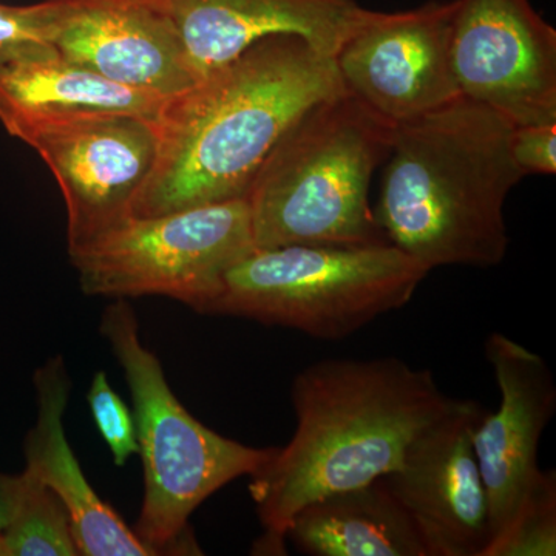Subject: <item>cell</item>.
Returning a JSON list of instances; mask_svg holds the SVG:
<instances>
[{"label":"cell","instance_id":"cell-14","mask_svg":"<svg viewBox=\"0 0 556 556\" xmlns=\"http://www.w3.org/2000/svg\"><path fill=\"white\" fill-rule=\"evenodd\" d=\"M169 14L200 78L258 40L299 36L334 56L369 10L357 0H156Z\"/></svg>","mask_w":556,"mask_h":556},{"label":"cell","instance_id":"cell-11","mask_svg":"<svg viewBox=\"0 0 556 556\" xmlns=\"http://www.w3.org/2000/svg\"><path fill=\"white\" fill-rule=\"evenodd\" d=\"M484 413L473 399H450L409 442L396 470L382 477L428 556H482L489 546V503L473 445Z\"/></svg>","mask_w":556,"mask_h":556},{"label":"cell","instance_id":"cell-20","mask_svg":"<svg viewBox=\"0 0 556 556\" xmlns=\"http://www.w3.org/2000/svg\"><path fill=\"white\" fill-rule=\"evenodd\" d=\"M87 399L98 431L112 452L113 463L118 467L126 466L127 460L139 453L134 413L110 387L104 371L93 376Z\"/></svg>","mask_w":556,"mask_h":556},{"label":"cell","instance_id":"cell-1","mask_svg":"<svg viewBox=\"0 0 556 556\" xmlns=\"http://www.w3.org/2000/svg\"><path fill=\"white\" fill-rule=\"evenodd\" d=\"M346 93L334 60L299 36H269L164 101L159 153L134 217L244 199L295 121Z\"/></svg>","mask_w":556,"mask_h":556},{"label":"cell","instance_id":"cell-3","mask_svg":"<svg viewBox=\"0 0 556 556\" xmlns=\"http://www.w3.org/2000/svg\"><path fill=\"white\" fill-rule=\"evenodd\" d=\"M511 131L464 97L394 126L375 211L387 240L428 270L500 266L510 243L504 206L526 177L511 159Z\"/></svg>","mask_w":556,"mask_h":556},{"label":"cell","instance_id":"cell-16","mask_svg":"<svg viewBox=\"0 0 556 556\" xmlns=\"http://www.w3.org/2000/svg\"><path fill=\"white\" fill-rule=\"evenodd\" d=\"M163 104L70 64L56 51L0 58V123L17 139L46 124L102 113L156 121Z\"/></svg>","mask_w":556,"mask_h":556},{"label":"cell","instance_id":"cell-8","mask_svg":"<svg viewBox=\"0 0 556 556\" xmlns=\"http://www.w3.org/2000/svg\"><path fill=\"white\" fill-rule=\"evenodd\" d=\"M457 0L417 9L369 10L336 51L343 89L372 113L399 126L459 100L452 65Z\"/></svg>","mask_w":556,"mask_h":556},{"label":"cell","instance_id":"cell-23","mask_svg":"<svg viewBox=\"0 0 556 556\" xmlns=\"http://www.w3.org/2000/svg\"><path fill=\"white\" fill-rule=\"evenodd\" d=\"M17 477L0 473V533L9 522L14 495H16Z\"/></svg>","mask_w":556,"mask_h":556},{"label":"cell","instance_id":"cell-18","mask_svg":"<svg viewBox=\"0 0 556 556\" xmlns=\"http://www.w3.org/2000/svg\"><path fill=\"white\" fill-rule=\"evenodd\" d=\"M76 555L78 546L61 501L42 482L22 471L9 522L0 533V556Z\"/></svg>","mask_w":556,"mask_h":556},{"label":"cell","instance_id":"cell-21","mask_svg":"<svg viewBox=\"0 0 556 556\" xmlns=\"http://www.w3.org/2000/svg\"><path fill=\"white\" fill-rule=\"evenodd\" d=\"M50 5L47 0L28 7L0 3V58L53 53L49 40Z\"/></svg>","mask_w":556,"mask_h":556},{"label":"cell","instance_id":"cell-10","mask_svg":"<svg viewBox=\"0 0 556 556\" xmlns=\"http://www.w3.org/2000/svg\"><path fill=\"white\" fill-rule=\"evenodd\" d=\"M457 87L514 127L556 123V31L530 0H457Z\"/></svg>","mask_w":556,"mask_h":556},{"label":"cell","instance_id":"cell-17","mask_svg":"<svg viewBox=\"0 0 556 556\" xmlns=\"http://www.w3.org/2000/svg\"><path fill=\"white\" fill-rule=\"evenodd\" d=\"M287 540L311 556H428L383 478L306 504L289 522Z\"/></svg>","mask_w":556,"mask_h":556},{"label":"cell","instance_id":"cell-15","mask_svg":"<svg viewBox=\"0 0 556 556\" xmlns=\"http://www.w3.org/2000/svg\"><path fill=\"white\" fill-rule=\"evenodd\" d=\"M38 417L25 439V471L61 501L83 556L155 555L87 481L65 434L70 382L64 358H50L35 375Z\"/></svg>","mask_w":556,"mask_h":556},{"label":"cell","instance_id":"cell-4","mask_svg":"<svg viewBox=\"0 0 556 556\" xmlns=\"http://www.w3.org/2000/svg\"><path fill=\"white\" fill-rule=\"evenodd\" d=\"M393 124L339 94L295 121L255 175L247 197L255 249L390 243L369 204Z\"/></svg>","mask_w":556,"mask_h":556},{"label":"cell","instance_id":"cell-13","mask_svg":"<svg viewBox=\"0 0 556 556\" xmlns=\"http://www.w3.org/2000/svg\"><path fill=\"white\" fill-rule=\"evenodd\" d=\"M485 357L495 372L501 404L495 413L482 415L473 445L489 503L492 541L540 475L538 450L555 415L556 386L547 362L503 332L486 338Z\"/></svg>","mask_w":556,"mask_h":556},{"label":"cell","instance_id":"cell-12","mask_svg":"<svg viewBox=\"0 0 556 556\" xmlns=\"http://www.w3.org/2000/svg\"><path fill=\"white\" fill-rule=\"evenodd\" d=\"M49 40L62 60L166 101L199 80L156 0H47Z\"/></svg>","mask_w":556,"mask_h":556},{"label":"cell","instance_id":"cell-7","mask_svg":"<svg viewBox=\"0 0 556 556\" xmlns=\"http://www.w3.org/2000/svg\"><path fill=\"white\" fill-rule=\"evenodd\" d=\"M247 200L130 217L70 249L87 295H161L199 311L230 266L254 251Z\"/></svg>","mask_w":556,"mask_h":556},{"label":"cell","instance_id":"cell-6","mask_svg":"<svg viewBox=\"0 0 556 556\" xmlns=\"http://www.w3.org/2000/svg\"><path fill=\"white\" fill-rule=\"evenodd\" d=\"M428 273L391 243L254 249L226 270L197 313L339 342L404 308Z\"/></svg>","mask_w":556,"mask_h":556},{"label":"cell","instance_id":"cell-5","mask_svg":"<svg viewBox=\"0 0 556 556\" xmlns=\"http://www.w3.org/2000/svg\"><path fill=\"white\" fill-rule=\"evenodd\" d=\"M101 334L118 358L134 402L144 501L134 530L163 554H195L189 519L229 482L254 477L277 448H255L199 422L175 396L159 357L144 346L129 303L116 300L101 317ZM200 554V552H199Z\"/></svg>","mask_w":556,"mask_h":556},{"label":"cell","instance_id":"cell-2","mask_svg":"<svg viewBox=\"0 0 556 556\" xmlns=\"http://www.w3.org/2000/svg\"><path fill=\"white\" fill-rule=\"evenodd\" d=\"M291 401L294 437L249 484L265 529L260 554H283L289 522L306 504L396 470L450 397L430 369L379 357L316 362L295 376Z\"/></svg>","mask_w":556,"mask_h":556},{"label":"cell","instance_id":"cell-22","mask_svg":"<svg viewBox=\"0 0 556 556\" xmlns=\"http://www.w3.org/2000/svg\"><path fill=\"white\" fill-rule=\"evenodd\" d=\"M511 159L522 174H556V123L514 127Z\"/></svg>","mask_w":556,"mask_h":556},{"label":"cell","instance_id":"cell-9","mask_svg":"<svg viewBox=\"0 0 556 556\" xmlns=\"http://www.w3.org/2000/svg\"><path fill=\"white\" fill-rule=\"evenodd\" d=\"M21 141L36 150L60 185L68 251L134 217L159 153L155 121L126 113L58 121Z\"/></svg>","mask_w":556,"mask_h":556},{"label":"cell","instance_id":"cell-19","mask_svg":"<svg viewBox=\"0 0 556 556\" xmlns=\"http://www.w3.org/2000/svg\"><path fill=\"white\" fill-rule=\"evenodd\" d=\"M556 555V473L541 470L507 526L482 556Z\"/></svg>","mask_w":556,"mask_h":556}]
</instances>
